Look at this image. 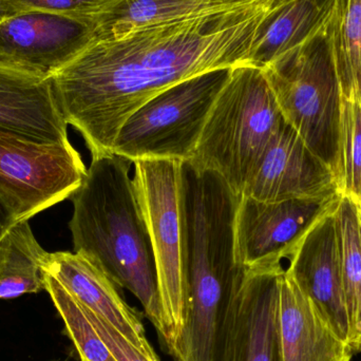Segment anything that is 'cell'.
I'll list each match as a JSON object with an SVG mask.
<instances>
[{
	"instance_id": "obj_26",
	"label": "cell",
	"mask_w": 361,
	"mask_h": 361,
	"mask_svg": "<svg viewBox=\"0 0 361 361\" xmlns=\"http://www.w3.org/2000/svg\"><path fill=\"white\" fill-rule=\"evenodd\" d=\"M13 13L8 6V0H0V21L4 20L6 17L12 16Z\"/></svg>"
},
{
	"instance_id": "obj_13",
	"label": "cell",
	"mask_w": 361,
	"mask_h": 361,
	"mask_svg": "<svg viewBox=\"0 0 361 361\" xmlns=\"http://www.w3.org/2000/svg\"><path fill=\"white\" fill-rule=\"evenodd\" d=\"M282 265L247 269L237 298L231 361H283L279 336Z\"/></svg>"
},
{
	"instance_id": "obj_28",
	"label": "cell",
	"mask_w": 361,
	"mask_h": 361,
	"mask_svg": "<svg viewBox=\"0 0 361 361\" xmlns=\"http://www.w3.org/2000/svg\"><path fill=\"white\" fill-rule=\"evenodd\" d=\"M360 204H361V203H360Z\"/></svg>"
},
{
	"instance_id": "obj_7",
	"label": "cell",
	"mask_w": 361,
	"mask_h": 361,
	"mask_svg": "<svg viewBox=\"0 0 361 361\" xmlns=\"http://www.w3.org/2000/svg\"><path fill=\"white\" fill-rule=\"evenodd\" d=\"M86 175L71 143L40 141L0 129V199L17 222L71 197Z\"/></svg>"
},
{
	"instance_id": "obj_19",
	"label": "cell",
	"mask_w": 361,
	"mask_h": 361,
	"mask_svg": "<svg viewBox=\"0 0 361 361\" xmlns=\"http://www.w3.org/2000/svg\"><path fill=\"white\" fill-rule=\"evenodd\" d=\"M360 204L341 193L335 209L343 288L350 322L349 347L361 352V235Z\"/></svg>"
},
{
	"instance_id": "obj_18",
	"label": "cell",
	"mask_w": 361,
	"mask_h": 361,
	"mask_svg": "<svg viewBox=\"0 0 361 361\" xmlns=\"http://www.w3.org/2000/svg\"><path fill=\"white\" fill-rule=\"evenodd\" d=\"M48 255L27 221L15 223L0 241V300L44 290Z\"/></svg>"
},
{
	"instance_id": "obj_15",
	"label": "cell",
	"mask_w": 361,
	"mask_h": 361,
	"mask_svg": "<svg viewBox=\"0 0 361 361\" xmlns=\"http://www.w3.org/2000/svg\"><path fill=\"white\" fill-rule=\"evenodd\" d=\"M279 336L283 361H352L354 355L286 269L280 277Z\"/></svg>"
},
{
	"instance_id": "obj_12",
	"label": "cell",
	"mask_w": 361,
	"mask_h": 361,
	"mask_svg": "<svg viewBox=\"0 0 361 361\" xmlns=\"http://www.w3.org/2000/svg\"><path fill=\"white\" fill-rule=\"evenodd\" d=\"M44 273L57 280L82 307L114 326L135 349L152 361H160L150 345L145 329L107 274L78 252H49Z\"/></svg>"
},
{
	"instance_id": "obj_4",
	"label": "cell",
	"mask_w": 361,
	"mask_h": 361,
	"mask_svg": "<svg viewBox=\"0 0 361 361\" xmlns=\"http://www.w3.org/2000/svg\"><path fill=\"white\" fill-rule=\"evenodd\" d=\"M329 27L262 70L286 122L338 180L341 92Z\"/></svg>"
},
{
	"instance_id": "obj_2",
	"label": "cell",
	"mask_w": 361,
	"mask_h": 361,
	"mask_svg": "<svg viewBox=\"0 0 361 361\" xmlns=\"http://www.w3.org/2000/svg\"><path fill=\"white\" fill-rule=\"evenodd\" d=\"M130 161L116 154L92 158L71 195L74 252L97 263L118 288L128 290L162 335L156 261L143 212L130 179Z\"/></svg>"
},
{
	"instance_id": "obj_20",
	"label": "cell",
	"mask_w": 361,
	"mask_h": 361,
	"mask_svg": "<svg viewBox=\"0 0 361 361\" xmlns=\"http://www.w3.org/2000/svg\"><path fill=\"white\" fill-rule=\"evenodd\" d=\"M329 29L341 97L361 104V0H335Z\"/></svg>"
},
{
	"instance_id": "obj_25",
	"label": "cell",
	"mask_w": 361,
	"mask_h": 361,
	"mask_svg": "<svg viewBox=\"0 0 361 361\" xmlns=\"http://www.w3.org/2000/svg\"><path fill=\"white\" fill-rule=\"evenodd\" d=\"M15 223H17V221L14 214L0 199V241Z\"/></svg>"
},
{
	"instance_id": "obj_27",
	"label": "cell",
	"mask_w": 361,
	"mask_h": 361,
	"mask_svg": "<svg viewBox=\"0 0 361 361\" xmlns=\"http://www.w3.org/2000/svg\"><path fill=\"white\" fill-rule=\"evenodd\" d=\"M360 204V203H358ZM358 209H360V235H361V204H360V207H358Z\"/></svg>"
},
{
	"instance_id": "obj_6",
	"label": "cell",
	"mask_w": 361,
	"mask_h": 361,
	"mask_svg": "<svg viewBox=\"0 0 361 361\" xmlns=\"http://www.w3.org/2000/svg\"><path fill=\"white\" fill-rule=\"evenodd\" d=\"M231 69L214 70L178 82L135 110L116 135L112 154L190 161Z\"/></svg>"
},
{
	"instance_id": "obj_8",
	"label": "cell",
	"mask_w": 361,
	"mask_h": 361,
	"mask_svg": "<svg viewBox=\"0 0 361 361\" xmlns=\"http://www.w3.org/2000/svg\"><path fill=\"white\" fill-rule=\"evenodd\" d=\"M339 197L263 202L241 195L233 227L238 264L246 271L280 267L305 231Z\"/></svg>"
},
{
	"instance_id": "obj_21",
	"label": "cell",
	"mask_w": 361,
	"mask_h": 361,
	"mask_svg": "<svg viewBox=\"0 0 361 361\" xmlns=\"http://www.w3.org/2000/svg\"><path fill=\"white\" fill-rule=\"evenodd\" d=\"M44 290L61 316L66 334L78 350L80 361H116L80 302L47 273H44Z\"/></svg>"
},
{
	"instance_id": "obj_16",
	"label": "cell",
	"mask_w": 361,
	"mask_h": 361,
	"mask_svg": "<svg viewBox=\"0 0 361 361\" xmlns=\"http://www.w3.org/2000/svg\"><path fill=\"white\" fill-rule=\"evenodd\" d=\"M259 0H116L92 19L94 37H116L140 27L220 14Z\"/></svg>"
},
{
	"instance_id": "obj_14",
	"label": "cell",
	"mask_w": 361,
	"mask_h": 361,
	"mask_svg": "<svg viewBox=\"0 0 361 361\" xmlns=\"http://www.w3.org/2000/svg\"><path fill=\"white\" fill-rule=\"evenodd\" d=\"M50 78L0 63V129L40 141L70 143Z\"/></svg>"
},
{
	"instance_id": "obj_17",
	"label": "cell",
	"mask_w": 361,
	"mask_h": 361,
	"mask_svg": "<svg viewBox=\"0 0 361 361\" xmlns=\"http://www.w3.org/2000/svg\"><path fill=\"white\" fill-rule=\"evenodd\" d=\"M334 10L335 0H279L259 34L250 65L262 69L324 31Z\"/></svg>"
},
{
	"instance_id": "obj_10",
	"label": "cell",
	"mask_w": 361,
	"mask_h": 361,
	"mask_svg": "<svg viewBox=\"0 0 361 361\" xmlns=\"http://www.w3.org/2000/svg\"><path fill=\"white\" fill-rule=\"evenodd\" d=\"M341 195L333 171L284 122L246 183L243 197L263 202L326 200Z\"/></svg>"
},
{
	"instance_id": "obj_11",
	"label": "cell",
	"mask_w": 361,
	"mask_h": 361,
	"mask_svg": "<svg viewBox=\"0 0 361 361\" xmlns=\"http://www.w3.org/2000/svg\"><path fill=\"white\" fill-rule=\"evenodd\" d=\"M338 200L299 240L288 258L286 271L313 303L320 317L349 345L350 322L335 219Z\"/></svg>"
},
{
	"instance_id": "obj_5",
	"label": "cell",
	"mask_w": 361,
	"mask_h": 361,
	"mask_svg": "<svg viewBox=\"0 0 361 361\" xmlns=\"http://www.w3.org/2000/svg\"><path fill=\"white\" fill-rule=\"evenodd\" d=\"M182 163L169 159H144L133 162V184L156 261L163 318L160 337L169 354L182 334L187 309Z\"/></svg>"
},
{
	"instance_id": "obj_9",
	"label": "cell",
	"mask_w": 361,
	"mask_h": 361,
	"mask_svg": "<svg viewBox=\"0 0 361 361\" xmlns=\"http://www.w3.org/2000/svg\"><path fill=\"white\" fill-rule=\"evenodd\" d=\"M89 21L53 13H18L0 21V63L50 78L91 40Z\"/></svg>"
},
{
	"instance_id": "obj_3",
	"label": "cell",
	"mask_w": 361,
	"mask_h": 361,
	"mask_svg": "<svg viewBox=\"0 0 361 361\" xmlns=\"http://www.w3.org/2000/svg\"><path fill=\"white\" fill-rule=\"evenodd\" d=\"M286 122L261 68H231L190 161L241 195L269 142Z\"/></svg>"
},
{
	"instance_id": "obj_22",
	"label": "cell",
	"mask_w": 361,
	"mask_h": 361,
	"mask_svg": "<svg viewBox=\"0 0 361 361\" xmlns=\"http://www.w3.org/2000/svg\"><path fill=\"white\" fill-rule=\"evenodd\" d=\"M339 190L361 203V104L341 97Z\"/></svg>"
},
{
	"instance_id": "obj_24",
	"label": "cell",
	"mask_w": 361,
	"mask_h": 361,
	"mask_svg": "<svg viewBox=\"0 0 361 361\" xmlns=\"http://www.w3.org/2000/svg\"><path fill=\"white\" fill-rule=\"evenodd\" d=\"M82 309L116 361H152L135 349L133 343H129L109 322L95 315L86 307H82Z\"/></svg>"
},
{
	"instance_id": "obj_23",
	"label": "cell",
	"mask_w": 361,
	"mask_h": 361,
	"mask_svg": "<svg viewBox=\"0 0 361 361\" xmlns=\"http://www.w3.org/2000/svg\"><path fill=\"white\" fill-rule=\"evenodd\" d=\"M13 15L18 13L39 12L65 15L89 21L104 8L116 0H8Z\"/></svg>"
},
{
	"instance_id": "obj_1",
	"label": "cell",
	"mask_w": 361,
	"mask_h": 361,
	"mask_svg": "<svg viewBox=\"0 0 361 361\" xmlns=\"http://www.w3.org/2000/svg\"><path fill=\"white\" fill-rule=\"evenodd\" d=\"M278 1L93 38L50 78L63 118L92 158L112 154L127 118L159 93L206 72L250 65Z\"/></svg>"
}]
</instances>
